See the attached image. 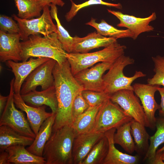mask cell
<instances>
[{"instance_id":"cell-1","label":"cell","mask_w":164,"mask_h":164,"mask_svg":"<svg viewBox=\"0 0 164 164\" xmlns=\"http://www.w3.org/2000/svg\"><path fill=\"white\" fill-rule=\"evenodd\" d=\"M58 108L53 132L66 125H72V108L77 95L83 88L73 75L67 60L61 64L57 62L53 71Z\"/></svg>"},{"instance_id":"cell-2","label":"cell","mask_w":164,"mask_h":164,"mask_svg":"<svg viewBox=\"0 0 164 164\" xmlns=\"http://www.w3.org/2000/svg\"><path fill=\"white\" fill-rule=\"evenodd\" d=\"M21 43L22 61L27 60L31 57H43L54 59L61 64L67 60L65 56L67 52L56 32L43 36L40 35H31L26 40L21 42Z\"/></svg>"},{"instance_id":"cell-3","label":"cell","mask_w":164,"mask_h":164,"mask_svg":"<svg viewBox=\"0 0 164 164\" xmlns=\"http://www.w3.org/2000/svg\"><path fill=\"white\" fill-rule=\"evenodd\" d=\"M76 136L70 125L53 132L43 149V157L46 164H73L72 150Z\"/></svg>"},{"instance_id":"cell-4","label":"cell","mask_w":164,"mask_h":164,"mask_svg":"<svg viewBox=\"0 0 164 164\" xmlns=\"http://www.w3.org/2000/svg\"><path fill=\"white\" fill-rule=\"evenodd\" d=\"M126 46L118 43L117 41L102 50L90 53H67L66 57L73 76L81 70L90 67L97 63H114L124 54Z\"/></svg>"},{"instance_id":"cell-5","label":"cell","mask_w":164,"mask_h":164,"mask_svg":"<svg viewBox=\"0 0 164 164\" xmlns=\"http://www.w3.org/2000/svg\"><path fill=\"white\" fill-rule=\"evenodd\" d=\"M134 61L133 58L124 54L119 57L103 77L104 84V91L110 95L122 90L133 91L131 84L133 81L138 78L146 76L139 71H136L134 75L131 77L125 75L123 73L124 68L128 65L133 64Z\"/></svg>"},{"instance_id":"cell-6","label":"cell","mask_w":164,"mask_h":164,"mask_svg":"<svg viewBox=\"0 0 164 164\" xmlns=\"http://www.w3.org/2000/svg\"><path fill=\"white\" fill-rule=\"evenodd\" d=\"M132 119L118 105L109 98L101 105L92 132L104 133L111 129H116Z\"/></svg>"},{"instance_id":"cell-7","label":"cell","mask_w":164,"mask_h":164,"mask_svg":"<svg viewBox=\"0 0 164 164\" xmlns=\"http://www.w3.org/2000/svg\"><path fill=\"white\" fill-rule=\"evenodd\" d=\"M49 7L45 6L42 14L35 18L23 19L15 14L12 15L13 18L19 25L20 39L22 41L26 40L31 35H42L45 36L53 32L57 33L56 26L53 21Z\"/></svg>"},{"instance_id":"cell-8","label":"cell","mask_w":164,"mask_h":164,"mask_svg":"<svg viewBox=\"0 0 164 164\" xmlns=\"http://www.w3.org/2000/svg\"><path fill=\"white\" fill-rule=\"evenodd\" d=\"M14 78H13L10 82L8 100L0 116V126H7L22 135L35 138L36 135L23 113L16 108L14 100Z\"/></svg>"},{"instance_id":"cell-9","label":"cell","mask_w":164,"mask_h":164,"mask_svg":"<svg viewBox=\"0 0 164 164\" xmlns=\"http://www.w3.org/2000/svg\"><path fill=\"white\" fill-rule=\"evenodd\" d=\"M110 99L133 119L145 127L149 128L142 105L133 90L124 89L118 91L110 94Z\"/></svg>"},{"instance_id":"cell-10","label":"cell","mask_w":164,"mask_h":164,"mask_svg":"<svg viewBox=\"0 0 164 164\" xmlns=\"http://www.w3.org/2000/svg\"><path fill=\"white\" fill-rule=\"evenodd\" d=\"M56 62V60L50 59L34 70L25 80L21 88L20 94L35 90L38 86H40L43 90L53 86V71Z\"/></svg>"},{"instance_id":"cell-11","label":"cell","mask_w":164,"mask_h":164,"mask_svg":"<svg viewBox=\"0 0 164 164\" xmlns=\"http://www.w3.org/2000/svg\"><path fill=\"white\" fill-rule=\"evenodd\" d=\"M114 63L100 62L90 68L81 70L75 75L74 77L82 87L83 90L104 91L103 74Z\"/></svg>"},{"instance_id":"cell-12","label":"cell","mask_w":164,"mask_h":164,"mask_svg":"<svg viewBox=\"0 0 164 164\" xmlns=\"http://www.w3.org/2000/svg\"><path fill=\"white\" fill-rule=\"evenodd\" d=\"M159 86L141 83H135L132 85L135 94L141 101L149 124V128L152 130L156 127L155 113L160 108V105L156 102L154 97Z\"/></svg>"},{"instance_id":"cell-13","label":"cell","mask_w":164,"mask_h":164,"mask_svg":"<svg viewBox=\"0 0 164 164\" xmlns=\"http://www.w3.org/2000/svg\"><path fill=\"white\" fill-rule=\"evenodd\" d=\"M108 12L116 16L119 20L117 25L118 27L127 28L131 32L132 38L135 40L141 33L153 31L154 28L149 25V23L156 18L155 12H153L149 16L141 18L124 14L121 12L107 9Z\"/></svg>"},{"instance_id":"cell-14","label":"cell","mask_w":164,"mask_h":164,"mask_svg":"<svg viewBox=\"0 0 164 164\" xmlns=\"http://www.w3.org/2000/svg\"><path fill=\"white\" fill-rule=\"evenodd\" d=\"M50 59L43 57H31L29 60L21 62L12 60L7 61L6 65L11 68L15 76L13 84L15 93L20 94L22 86L27 77L37 67Z\"/></svg>"},{"instance_id":"cell-15","label":"cell","mask_w":164,"mask_h":164,"mask_svg":"<svg viewBox=\"0 0 164 164\" xmlns=\"http://www.w3.org/2000/svg\"><path fill=\"white\" fill-rule=\"evenodd\" d=\"M104 135V133L91 132L76 136L72 147L73 164H82L94 146Z\"/></svg>"},{"instance_id":"cell-16","label":"cell","mask_w":164,"mask_h":164,"mask_svg":"<svg viewBox=\"0 0 164 164\" xmlns=\"http://www.w3.org/2000/svg\"><path fill=\"white\" fill-rule=\"evenodd\" d=\"M19 33L11 34L0 31V60L2 62L9 60L15 62L22 61V50Z\"/></svg>"},{"instance_id":"cell-17","label":"cell","mask_w":164,"mask_h":164,"mask_svg":"<svg viewBox=\"0 0 164 164\" xmlns=\"http://www.w3.org/2000/svg\"><path fill=\"white\" fill-rule=\"evenodd\" d=\"M14 100L16 107L25 112L32 129L36 135L43 122L53 113L46 111L45 105L35 107L26 104L20 94H14Z\"/></svg>"},{"instance_id":"cell-18","label":"cell","mask_w":164,"mask_h":164,"mask_svg":"<svg viewBox=\"0 0 164 164\" xmlns=\"http://www.w3.org/2000/svg\"><path fill=\"white\" fill-rule=\"evenodd\" d=\"M73 37V53H87L94 49L107 47L117 41L114 38L103 36L97 32L90 33L83 37L77 36Z\"/></svg>"},{"instance_id":"cell-19","label":"cell","mask_w":164,"mask_h":164,"mask_svg":"<svg viewBox=\"0 0 164 164\" xmlns=\"http://www.w3.org/2000/svg\"><path fill=\"white\" fill-rule=\"evenodd\" d=\"M21 96L27 104L35 107L46 105L50 108L52 113L56 114L58 102L54 85L46 90L41 91L35 90Z\"/></svg>"},{"instance_id":"cell-20","label":"cell","mask_w":164,"mask_h":164,"mask_svg":"<svg viewBox=\"0 0 164 164\" xmlns=\"http://www.w3.org/2000/svg\"><path fill=\"white\" fill-rule=\"evenodd\" d=\"M116 128H114L104 133L108 142L109 148L107 155L103 164H135L139 160L138 155L133 156L123 153L115 147L114 135Z\"/></svg>"},{"instance_id":"cell-21","label":"cell","mask_w":164,"mask_h":164,"mask_svg":"<svg viewBox=\"0 0 164 164\" xmlns=\"http://www.w3.org/2000/svg\"><path fill=\"white\" fill-rule=\"evenodd\" d=\"M56 114H53L42 124L32 144L26 149L32 153L43 156L44 146L50 138L52 132Z\"/></svg>"},{"instance_id":"cell-22","label":"cell","mask_w":164,"mask_h":164,"mask_svg":"<svg viewBox=\"0 0 164 164\" xmlns=\"http://www.w3.org/2000/svg\"><path fill=\"white\" fill-rule=\"evenodd\" d=\"M20 145L11 146L6 149L8 153V162L14 164H46L43 157L34 155Z\"/></svg>"},{"instance_id":"cell-23","label":"cell","mask_w":164,"mask_h":164,"mask_svg":"<svg viewBox=\"0 0 164 164\" xmlns=\"http://www.w3.org/2000/svg\"><path fill=\"white\" fill-rule=\"evenodd\" d=\"M34 138L23 135L6 125L0 126V151H5L11 146L30 145Z\"/></svg>"},{"instance_id":"cell-24","label":"cell","mask_w":164,"mask_h":164,"mask_svg":"<svg viewBox=\"0 0 164 164\" xmlns=\"http://www.w3.org/2000/svg\"><path fill=\"white\" fill-rule=\"evenodd\" d=\"M101 105L89 107L86 111L73 120L72 126L76 136L92 132L97 113Z\"/></svg>"},{"instance_id":"cell-25","label":"cell","mask_w":164,"mask_h":164,"mask_svg":"<svg viewBox=\"0 0 164 164\" xmlns=\"http://www.w3.org/2000/svg\"><path fill=\"white\" fill-rule=\"evenodd\" d=\"M131 133L135 144V151L139 154L144 155L147 153L149 145L150 136L145 127L133 119L131 121Z\"/></svg>"},{"instance_id":"cell-26","label":"cell","mask_w":164,"mask_h":164,"mask_svg":"<svg viewBox=\"0 0 164 164\" xmlns=\"http://www.w3.org/2000/svg\"><path fill=\"white\" fill-rule=\"evenodd\" d=\"M18 10L17 16L19 18L29 19L41 15L43 7L40 0H14Z\"/></svg>"},{"instance_id":"cell-27","label":"cell","mask_w":164,"mask_h":164,"mask_svg":"<svg viewBox=\"0 0 164 164\" xmlns=\"http://www.w3.org/2000/svg\"><path fill=\"white\" fill-rule=\"evenodd\" d=\"M96 20L91 18L90 21L85 24L94 28L97 32L100 35L105 37H113L117 39L126 37L132 38V35L128 29H119L109 24L104 19L101 20L99 23L96 22Z\"/></svg>"},{"instance_id":"cell-28","label":"cell","mask_w":164,"mask_h":164,"mask_svg":"<svg viewBox=\"0 0 164 164\" xmlns=\"http://www.w3.org/2000/svg\"><path fill=\"white\" fill-rule=\"evenodd\" d=\"M131 121L118 128L113 138L115 144L119 145L126 152L131 154L135 151V144L131 133Z\"/></svg>"},{"instance_id":"cell-29","label":"cell","mask_w":164,"mask_h":164,"mask_svg":"<svg viewBox=\"0 0 164 164\" xmlns=\"http://www.w3.org/2000/svg\"><path fill=\"white\" fill-rule=\"evenodd\" d=\"M108 148V140L104 134L94 146L82 164H103L107 155Z\"/></svg>"},{"instance_id":"cell-30","label":"cell","mask_w":164,"mask_h":164,"mask_svg":"<svg viewBox=\"0 0 164 164\" xmlns=\"http://www.w3.org/2000/svg\"><path fill=\"white\" fill-rule=\"evenodd\" d=\"M155 127L156 131L155 134L150 136L148 150L143 160L150 161L154 157L159 147L164 143V117L156 118Z\"/></svg>"},{"instance_id":"cell-31","label":"cell","mask_w":164,"mask_h":164,"mask_svg":"<svg viewBox=\"0 0 164 164\" xmlns=\"http://www.w3.org/2000/svg\"><path fill=\"white\" fill-rule=\"evenodd\" d=\"M50 12L52 19L56 22L57 34L58 39L65 51L67 53H71L73 44V37H71L67 31L61 25L58 16L57 9L56 5L51 4Z\"/></svg>"},{"instance_id":"cell-32","label":"cell","mask_w":164,"mask_h":164,"mask_svg":"<svg viewBox=\"0 0 164 164\" xmlns=\"http://www.w3.org/2000/svg\"><path fill=\"white\" fill-rule=\"evenodd\" d=\"M71 6L70 10L66 13L65 17L67 22L71 21L78 12L82 8L93 5L100 4L108 6L114 7L118 9L122 8V5L119 3L114 4L105 2L102 0H89L81 4H76L72 0H70Z\"/></svg>"},{"instance_id":"cell-33","label":"cell","mask_w":164,"mask_h":164,"mask_svg":"<svg viewBox=\"0 0 164 164\" xmlns=\"http://www.w3.org/2000/svg\"><path fill=\"white\" fill-rule=\"evenodd\" d=\"M152 59L154 63L153 71L155 74L152 78L147 79L148 84L164 87V56L157 55L152 57Z\"/></svg>"},{"instance_id":"cell-34","label":"cell","mask_w":164,"mask_h":164,"mask_svg":"<svg viewBox=\"0 0 164 164\" xmlns=\"http://www.w3.org/2000/svg\"><path fill=\"white\" fill-rule=\"evenodd\" d=\"M82 95L89 107H92L102 104L110 98V95L104 91H97L89 90H83Z\"/></svg>"},{"instance_id":"cell-35","label":"cell","mask_w":164,"mask_h":164,"mask_svg":"<svg viewBox=\"0 0 164 164\" xmlns=\"http://www.w3.org/2000/svg\"><path fill=\"white\" fill-rule=\"evenodd\" d=\"M12 17L1 15L0 31L9 34L19 33L20 29L18 23Z\"/></svg>"},{"instance_id":"cell-36","label":"cell","mask_w":164,"mask_h":164,"mask_svg":"<svg viewBox=\"0 0 164 164\" xmlns=\"http://www.w3.org/2000/svg\"><path fill=\"white\" fill-rule=\"evenodd\" d=\"M82 91L77 95L73 103L72 114L73 121L76 118L84 113L89 107V105L82 95Z\"/></svg>"},{"instance_id":"cell-37","label":"cell","mask_w":164,"mask_h":164,"mask_svg":"<svg viewBox=\"0 0 164 164\" xmlns=\"http://www.w3.org/2000/svg\"><path fill=\"white\" fill-rule=\"evenodd\" d=\"M157 91L159 93L161 97V101L160 108L159 109V115L160 117H164V87H160L159 86Z\"/></svg>"},{"instance_id":"cell-38","label":"cell","mask_w":164,"mask_h":164,"mask_svg":"<svg viewBox=\"0 0 164 164\" xmlns=\"http://www.w3.org/2000/svg\"><path fill=\"white\" fill-rule=\"evenodd\" d=\"M40 4L43 8L46 5L49 6L51 4L61 7H63L65 4L62 0H40Z\"/></svg>"},{"instance_id":"cell-39","label":"cell","mask_w":164,"mask_h":164,"mask_svg":"<svg viewBox=\"0 0 164 164\" xmlns=\"http://www.w3.org/2000/svg\"><path fill=\"white\" fill-rule=\"evenodd\" d=\"M147 162L150 164H164V162L162 158L161 152H156L153 158Z\"/></svg>"},{"instance_id":"cell-40","label":"cell","mask_w":164,"mask_h":164,"mask_svg":"<svg viewBox=\"0 0 164 164\" xmlns=\"http://www.w3.org/2000/svg\"><path fill=\"white\" fill-rule=\"evenodd\" d=\"M8 96H4L0 95V114H2L6 104L8 98Z\"/></svg>"},{"instance_id":"cell-41","label":"cell","mask_w":164,"mask_h":164,"mask_svg":"<svg viewBox=\"0 0 164 164\" xmlns=\"http://www.w3.org/2000/svg\"><path fill=\"white\" fill-rule=\"evenodd\" d=\"M8 153L6 151L0 152V164H9L8 162Z\"/></svg>"},{"instance_id":"cell-42","label":"cell","mask_w":164,"mask_h":164,"mask_svg":"<svg viewBox=\"0 0 164 164\" xmlns=\"http://www.w3.org/2000/svg\"><path fill=\"white\" fill-rule=\"evenodd\" d=\"M163 150H164V145L161 149L157 150L156 152L158 153L161 152Z\"/></svg>"},{"instance_id":"cell-43","label":"cell","mask_w":164,"mask_h":164,"mask_svg":"<svg viewBox=\"0 0 164 164\" xmlns=\"http://www.w3.org/2000/svg\"><path fill=\"white\" fill-rule=\"evenodd\" d=\"M161 152L162 159L163 161H164V150L162 151Z\"/></svg>"}]
</instances>
